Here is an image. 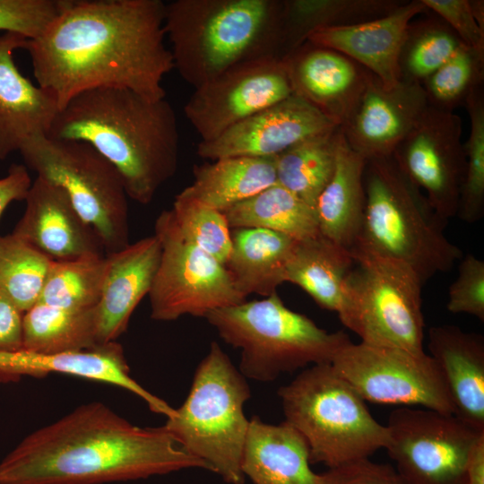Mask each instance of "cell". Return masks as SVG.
<instances>
[{
	"label": "cell",
	"mask_w": 484,
	"mask_h": 484,
	"mask_svg": "<svg viewBox=\"0 0 484 484\" xmlns=\"http://www.w3.org/2000/svg\"><path fill=\"white\" fill-rule=\"evenodd\" d=\"M164 19L160 0H67L23 49L38 85L55 96L59 109L95 88H124L162 99L163 78L174 68Z\"/></svg>",
	"instance_id": "6da1fadb"
},
{
	"label": "cell",
	"mask_w": 484,
	"mask_h": 484,
	"mask_svg": "<svg viewBox=\"0 0 484 484\" xmlns=\"http://www.w3.org/2000/svg\"><path fill=\"white\" fill-rule=\"evenodd\" d=\"M208 470L162 426L132 424L99 402L24 437L0 462V484H101Z\"/></svg>",
	"instance_id": "7a4b0ae2"
},
{
	"label": "cell",
	"mask_w": 484,
	"mask_h": 484,
	"mask_svg": "<svg viewBox=\"0 0 484 484\" xmlns=\"http://www.w3.org/2000/svg\"><path fill=\"white\" fill-rule=\"evenodd\" d=\"M88 143L120 174L128 198L148 204L176 173L177 117L166 99L152 100L124 88H95L58 110L46 134Z\"/></svg>",
	"instance_id": "3957f363"
},
{
	"label": "cell",
	"mask_w": 484,
	"mask_h": 484,
	"mask_svg": "<svg viewBox=\"0 0 484 484\" xmlns=\"http://www.w3.org/2000/svg\"><path fill=\"white\" fill-rule=\"evenodd\" d=\"M281 8L282 0L165 4L164 30L174 68L197 88L240 65L279 58Z\"/></svg>",
	"instance_id": "277c9868"
},
{
	"label": "cell",
	"mask_w": 484,
	"mask_h": 484,
	"mask_svg": "<svg viewBox=\"0 0 484 484\" xmlns=\"http://www.w3.org/2000/svg\"><path fill=\"white\" fill-rule=\"evenodd\" d=\"M364 186L363 225L352 249L397 260L423 284L436 273L448 272L462 257L461 248L444 233L447 222L436 215L393 156L367 160Z\"/></svg>",
	"instance_id": "5b68a950"
},
{
	"label": "cell",
	"mask_w": 484,
	"mask_h": 484,
	"mask_svg": "<svg viewBox=\"0 0 484 484\" xmlns=\"http://www.w3.org/2000/svg\"><path fill=\"white\" fill-rule=\"evenodd\" d=\"M204 318L227 344L240 350V373L259 382L309 365L331 364L351 342L343 331L329 333L287 307L277 292L212 311Z\"/></svg>",
	"instance_id": "8992f818"
},
{
	"label": "cell",
	"mask_w": 484,
	"mask_h": 484,
	"mask_svg": "<svg viewBox=\"0 0 484 484\" xmlns=\"http://www.w3.org/2000/svg\"><path fill=\"white\" fill-rule=\"evenodd\" d=\"M278 394L284 421L306 440L311 463L333 468L368 458L388 444L386 426L330 363L306 368Z\"/></svg>",
	"instance_id": "52a82bcc"
},
{
	"label": "cell",
	"mask_w": 484,
	"mask_h": 484,
	"mask_svg": "<svg viewBox=\"0 0 484 484\" xmlns=\"http://www.w3.org/2000/svg\"><path fill=\"white\" fill-rule=\"evenodd\" d=\"M246 377L212 341L199 363L188 395L163 427L190 455L229 484H243L242 455L249 428Z\"/></svg>",
	"instance_id": "ba28073f"
},
{
	"label": "cell",
	"mask_w": 484,
	"mask_h": 484,
	"mask_svg": "<svg viewBox=\"0 0 484 484\" xmlns=\"http://www.w3.org/2000/svg\"><path fill=\"white\" fill-rule=\"evenodd\" d=\"M337 315L361 342L413 353L423 349V283L406 264L355 248Z\"/></svg>",
	"instance_id": "9c48e42d"
},
{
	"label": "cell",
	"mask_w": 484,
	"mask_h": 484,
	"mask_svg": "<svg viewBox=\"0 0 484 484\" xmlns=\"http://www.w3.org/2000/svg\"><path fill=\"white\" fill-rule=\"evenodd\" d=\"M28 168L65 190L81 217L99 237L106 255L129 243L127 194L117 169L85 143L45 134L20 150Z\"/></svg>",
	"instance_id": "30bf717a"
},
{
	"label": "cell",
	"mask_w": 484,
	"mask_h": 484,
	"mask_svg": "<svg viewBox=\"0 0 484 484\" xmlns=\"http://www.w3.org/2000/svg\"><path fill=\"white\" fill-rule=\"evenodd\" d=\"M160 264L149 292L151 317L174 321L183 315L205 317L212 311L246 300L236 289L225 265L186 240L171 210L157 217Z\"/></svg>",
	"instance_id": "8fae6325"
},
{
	"label": "cell",
	"mask_w": 484,
	"mask_h": 484,
	"mask_svg": "<svg viewBox=\"0 0 484 484\" xmlns=\"http://www.w3.org/2000/svg\"><path fill=\"white\" fill-rule=\"evenodd\" d=\"M385 448L404 484H468L470 452L484 435L456 416L402 406L389 415Z\"/></svg>",
	"instance_id": "7c38bea8"
},
{
	"label": "cell",
	"mask_w": 484,
	"mask_h": 484,
	"mask_svg": "<svg viewBox=\"0 0 484 484\" xmlns=\"http://www.w3.org/2000/svg\"><path fill=\"white\" fill-rule=\"evenodd\" d=\"M331 364L365 402L454 414L442 372L426 352L351 341Z\"/></svg>",
	"instance_id": "4fadbf2b"
},
{
	"label": "cell",
	"mask_w": 484,
	"mask_h": 484,
	"mask_svg": "<svg viewBox=\"0 0 484 484\" xmlns=\"http://www.w3.org/2000/svg\"><path fill=\"white\" fill-rule=\"evenodd\" d=\"M291 95L283 61L268 57L233 67L194 88L184 113L201 142H208Z\"/></svg>",
	"instance_id": "5bb4252c"
},
{
	"label": "cell",
	"mask_w": 484,
	"mask_h": 484,
	"mask_svg": "<svg viewBox=\"0 0 484 484\" xmlns=\"http://www.w3.org/2000/svg\"><path fill=\"white\" fill-rule=\"evenodd\" d=\"M462 133L458 115L428 106L392 155L445 222L456 216L464 173Z\"/></svg>",
	"instance_id": "9a60e30c"
},
{
	"label": "cell",
	"mask_w": 484,
	"mask_h": 484,
	"mask_svg": "<svg viewBox=\"0 0 484 484\" xmlns=\"http://www.w3.org/2000/svg\"><path fill=\"white\" fill-rule=\"evenodd\" d=\"M333 123L301 98H289L232 126L214 140L197 145L199 157H276L293 146L334 128Z\"/></svg>",
	"instance_id": "2e32d148"
},
{
	"label": "cell",
	"mask_w": 484,
	"mask_h": 484,
	"mask_svg": "<svg viewBox=\"0 0 484 484\" xmlns=\"http://www.w3.org/2000/svg\"><path fill=\"white\" fill-rule=\"evenodd\" d=\"M428 107L421 84L399 81L386 89L368 72L359 100L340 128L349 146L367 160L389 157Z\"/></svg>",
	"instance_id": "e0dca14e"
},
{
	"label": "cell",
	"mask_w": 484,
	"mask_h": 484,
	"mask_svg": "<svg viewBox=\"0 0 484 484\" xmlns=\"http://www.w3.org/2000/svg\"><path fill=\"white\" fill-rule=\"evenodd\" d=\"M281 60L293 95L341 126L359 100L369 71L342 53L308 41Z\"/></svg>",
	"instance_id": "ac0fdd59"
},
{
	"label": "cell",
	"mask_w": 484,
	"mask_h": 484,
	"mask_svg": "<svg viewBox=\"0 0 484 484\" xmlns=\"http://www.w3.org/2000/svg\"><path fill=\"white\" fill-rule=\"evenodd\" d=\"M24 200V213L13 234L52 260L106 254L95 229L81 217L60 186L37 176Z\"/></svg>",
	"instance_id": "d6986e66"
},
{
	"label": "cell",
	"mask_w": 484,
	"mask_h": 484,
	"mask_svg": "<svg viewBox=\"0 0 484 484\" xmlns=\"http://www.w3.org/2000/svg\"><path fill=\"white\" fill-rule=\"evenodd\" d=\"M50 373L70 375L123 388L143 399L151 411L167 418L175 412V408L148 392L131 376L124 350L117 341L85 350L55 354L22 350L0 351L2 381L17 379L22 376L42 377Z\"/></svg>",
	"instance_id": "ffe728a7"
},
{
	"label": "cell",
	"mask_w": 484,
	"mask_h": 484,
	"mask_svg": "<svg viewBox=\"0 0 484 484\" xmlns=\"http://www.w3.org/2000/svg\"><path fill=\"white\" fill-rule=\"evenodd\" d=\"M428 9L421 0L403 1L388 14L349 26L319 30L307 40L351 58L386 89L400 81L398 59L410 22Z\"/></svg>",
	"instance_id": "44dd1931"
},
{
	"label": "cell",
	"mask_w": 484,
	"mask_h": 484,
	"mask_svg": "<svg viewBox=\"0 0 484 484\" xmlns=\"http://www.w3.org/2000/svg\"><path fill=\"white\" fill-rule=\"evenodd\" d=\"M27 39L13 32L0 35V160L20 151L34 136L47 134L59 108L55 96L26 78L13 53Z\"/></svg>",
	"instance_id": "7402d4cb"
},
{
	"label": "cell",
	"mask_w": 484,
	"mask_h": 484,
	"mask_svg": "<svg viewBox=\"0 0 484 484\" xmlns=\"http://www.w3.org/2000/svg\"><path fill=\"white\" fill-rule=\"evenodd\" d=\"M160 255L155 235L107 255L108 271L95 307L99 344L116 341L126 331L133 312L151 289Z\"/></svg>",
	"instance_id": "603a6c76"
},
{
	"label": "cell",
	"mask_w": 484,
	"mask_h": 484,
	"mask_svg": "<svg viewBox=\"0 0 484 484\" xmlns=\"http://www.w3.org/2000/svg\"><path fill=\"white\" fill-rule=\"evenodd\" d=\"M428 348L439 367L454 407V415L484 431V338L455 325L428 330Z\"/></svg>",
	"instance_id": "cb8c5ba5"
},
{
	"label": "cell",
	"mask_w": 484,
	"mask_h": 484,
	"mask_svg": "<svg viewBox=\"0 0 484 484\" xmlns=\"http://www.w3.org/2000/svg\"><path fill=\"white\" fill-rule=\"evenodd\" d=\"M310 464L306 440L290 424L249 420L241 470L255 484H322Z\"/></svg>",
	"instance_id": "d4e9b609"
},
{
	"label": "cell",
	"mask_w": 484,
	"mask_h": 484,
	"mask_svg": "<svg viewBox=\"0 0 484 484\" xmlns=\"http://www.w3.org/2000/svg\"><path fill=\"white\" fill-rule=\"evenodd\" d=\"M366 163L349 146L341 130L333 173L315 204L320 234L350 251L363 225Z\"/></svg>",
	"instance_id": "484cf974"
},
{
	"label": "cell",
	"mask_w": 484,
	"mask_h": 484,
	"mask_svg": "<svg viewBox=\"0 0 484 484\" xmlns=\"http://www.w3.org/2000/svg\"><path fill=\"white\" fill-rule=\"evenodd\" d=\"M194 180L177 195L224 212L277 183L276 157H228L193 169Z\"/></svg>",
	"instance_id": "4316f807"
},
{
	"label": "cell",
	"mask_w": 484,
	"mask_h": 484,
	"mask_svg": "<svg viewBox=\"0 0 484 484\" xmlns=\"http://www.w3.org/2000/svg\"><path fill=\"white\" fill-rule=\"evenodd\" d=\"M231 238L225 267L238 291L245 298L277 292L285 282L286 265L297 240L258 228L232 229Z\"/></svg>",
	"instance_id": "83f0119b"
},
{
	"label": "cell",
	"mask_w": 484,
	"mask_h": 484,
	"mask_svg": "<svg viewBox=\"0 0 484 484\" xmlns=\"http://www.w3.org/2000/svg\"><path fill=\"white\" fill-rule=\"evenodd\" d=\"M353 264L350 250L319 233L296 241L286 265L285 282L301 288L320 307L337 313Z\"/></svg>",
	"instance_id": "f1b7e54d"
},
{
	"label": "cell",
	"mask_w": 484,
	"mask_h": 484,
	"mask_svg": "<svg viewBox=\"0 0 484 484\" xmlns=\"http://www.w3.org/2000/svg\"><path fill=\"white\" fill-rule=\"evenodd\" d=\"M399 0H282L279 58L307 42L315 31L349 26L388 14Z\"/></svg>",
	"instance_id": "f546056e"
},
{
	"label": "cell",
	"mask_w": 484,
	"mask_h": 484,
	"mask_svg": "<svg viewBox=\"0 0 484 484\" xmlns=\"http://www.w3.org/2000/svg\"><path fill=\"white\" fill-rule=\"evenodd\" d=\"M229 228H258L295 240L318 235L315 207L278 183L222 212Z\"/></svg>",
	"instance_id": "4dcf8cb0"
},
{
	"label": "cell",
	"mask_w": 484,
	"mask_h": 484,
	"mask_svg": "<svg viewBox=\"0 0 484 484\" xmlns=\"http://www.w3.org/2000/svg\"><path fill=\"white\" fill-rule=\"evenodd\" d=\"M98 345L95 307L71 310L37 302L24 313L22 350L55 354Z\"/></svg>",
	"instance_id": "1f68e13d"
},
{
	"label": "cell",
	"mask_w": 484,
	"mask_h": 484,
	"mask_svg": "<svg viewBox=\"0 0 484 484\" xmlns=\"http://www.w3.org/2000/svg\"><path fill=\"white\" fill-rule=\"evenodd\" d=\"M340 135L337 126L276 156L277 183L315 207L333 173Z\"/></svg>",
	"instance_id": "d6a6232c"
},
{
	"label": "cell",
	"mask_w": 484,
	"mask_h": 484,
	"mask_svg": "<svg viewBox=\"0 0 484 484\" xmlns=\"http://www.w3.org/2000/svg\"><path fill=\"white\" fill-rule=\"evenodd\" d=\"M462 46L454 30L428 10L408 26L398 59L400 81L421 84Z\"/></svg>",
	"instance_id": "836d02e7"
},
{
	"label": "cell",
	"mask_w": 484,
	"mask_h": 484,
	"mask_svg": "<svg viewBox=\"0 0 484 484\" xmlns=\"http://www.w3.org/2000/svg\"><path fill=\"white\" fill-rule=\"evenodd\" d=\"M108 265L106 254L53 260L38 302L71 310L95 307L100 298Z\"/></svg>",
	"instance_id": "e575fe53"
},
{
	"label": "cell",
	"mask_w": 484,
	"mask_h": 484,
	"mask_svg": "<svg viewBox=\"0 0 484 484\" xmlns=\"http://www.w3.org/2000/svg\"><path fill=\"white\" fill-rule=\"evenodd\" d=\"M52 261L13 233L0 236V290L25 313L39 301Z\"/></svg>",
	"instance_id": "d590c367"
},
{
	"label": "cell",
	"mask_w": 484,
	"mask_h": 484,
	"mask_svg": "<svg viewBox=\"0 0 484 484\" xmlns=\"http://www.w3.org/2000/svg\"><path fill=\"white\" fill-rule=\"evenodd\" d=\"M470 117V134L463 143L465 168L456 216L474 223L484 216V91L473 90L464 105Z\"/></svg>",
	"instance_id": "8d00e7d4"
},
{
	"label": "cell",
	"mask_w": 484,
	"mask_h": 484,
	"mask_svg": "<svg viewBox=\"0 0 484 484\" xmlns=\"http://www.w3.org/2000/svg\"><path fill=\"white\" fill-rule=\"evenodd\" d=\"M483 79L484 56L463 45L421 86L428 106L454 112L464 107L471 92L483 85Z\"/></svg>",
	"instance_id": "74e56055"
},
{
	"label": "cell",
	"mask_w": 484,
	"mask_h": 484,
	"mask_svg": "<svg viewBox=\"0 0 484 484\" xmlns=\"http://www.w3.org/2000/svg\"><path fill=\"white\" fill-rule=\"evenodd\" d=\"M171 211L183 238L225 265L232 238L224 213L178 195Z\"/></svg>",
	"instance_id": "f35d334b"
},
{
	"label": "cell",
	"mask_w": 484,
	"mask_h": 484,
	"mask_svg": "<svg viewBox=\"0 0 484 484\" xmlns=\"http://www.w3.org/2000/svg\"><path fill=\"white\" fill-rule=\"evenodd\" d=\"M67 0H0V31L40 36L59 15Z\"/></svg>",
	"instance_id": "ab89813d"
},
{
	"label": "cell",
	"mask_w": 484,
	"mask_h": 484,
	"mask_svg": "<svg viewBox=\"0 0 484 484\" xmlns=\"http://www.w3.org/2000/svg\"><path fill=\"white\" fill-rule=\"evenodd\" d=\"M446 308L484 321V261L471 254L462 257L456 279L448 290Z\"/></svg>",
	"instance_id": "60d3db41"
},
{
	"label": "cell",
	"mask_w": 484,
	"mask_h": 484,
	"mask_svg": "<svg viewBox=\"0 0 484 484\" xmlns=\"http://www.w3.org/2000/svg\"><path fill=\"white\" fill-rule=\"evenodd\" d=\"M421 1L454 30L464 46L484 56V30L472 14L470 0Z\"/></svg>",
	"instance_id": "b9f144b4"
},
{
	"label": "cell",
	"mask_w": 484,
	"mask_h": 484,
	"mask_svg": "<svg viewBox=\"0 0 484 484\" xmlns=\"http://www.w3.org/2000/svg\"><path fill=\"white\" fill-rule=\"evenodd\" d=\"M320 474L322 484H404L394 467L368 458L328 468Z\"/></svg>",
	"instance_id": "7bdbcfd3"
},
{
	"label": "cell",
	"mask_w": 484,
	"mask_h": 484,
	"mask_svg": "<svg viewBox=\"0 0 484 484\" xmlns=\"http://www.w3.org/2000/svg\"><path fill=\"white\" fill-rule=\"evenodd\" d=\"M24 312L0 290V351L22 350Z\"/></svg>",
	"instance_id": "ee69618b"
},
{
	"label": "cell",
	"mask_w": 484,
	"mask_h": 484,
	"mask_svg": "<svg viewBox=\"0 0 484 484\" xmlns=\"http://www.w3.org/2000/svg\"><path fill=\"white\" fill-rule=\"evenodd\" d=\"M31 183L24 165L13 164L9 168L7 175L0 178V217L12 202L25 199Z\"/></svg>",
	"instance_id": "f6af8a7d"
},
{
	"label": "cell",
	"mask_w": 484,
	"mask_h": 484,
	"mask_svg": "<svg viewBox=\"0 0 484 484\" xmlns=\"http://www.w3.org/2000/svg\"><path fill=\"white\" fill-rule=\"evenodd\" d=\"M468 484H484V435L472 446L466 467Z\"/></svg>",
	"instance_id": "bcb514c9"
},
{
	"label": "cell",
	"mask_w": 484,
	"mask_h": 484,
	"mask_svg": "<svg viewBox=\"0 0 484 484\" xmlns=\"http://www.w3.org/2000/svg\"><path fill=\"white\" fill-rule=\"evenodd\" d=\"M470 4L477 23L484 30V1L470 0Z\"/></svg>",
	"instance_id": "7dc6e473"
}]
</instances>
